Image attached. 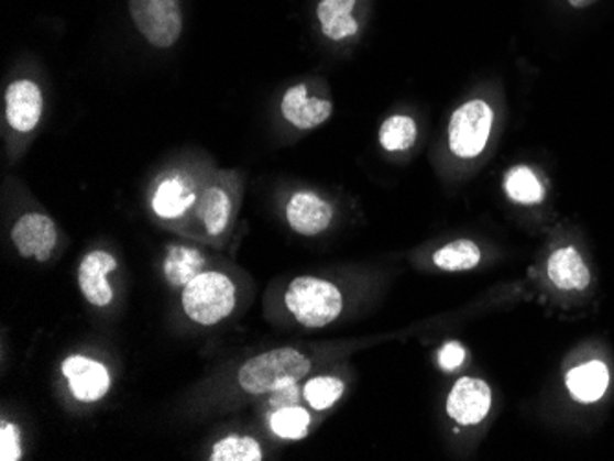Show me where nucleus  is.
<instances>
[{
	"label": "nucleus",
	"mask_w": 614,
	"mask_h": 461,
	"mask_svg": "<svg viewBox=\"0 0 614 461\" xmlns=\"http://www.w3.org/2000/svg\"><path fill=\"white\" fill-rule=\"evenodd\" d=\"M311 416L300 406H285L271 416V430L282 439H301L309 432Z\"/></svg>",
	"instance_id": "obj_22"
},
{
	"label": "nucleus",
	"mask_w": 614,
	"mask_h": 461,
	"mask_svg": "<svg viewBox=\"0 0 614 461\" xmlns=\"http://www.w3.org/2000/svg\"><path fill=\"white\" fill-rule=\"evenodd\" d=\"M506 195L519 205H537L545 199V188L530 167L515 166L504 178Z\"/></svg>",
	"instance_id": "obj_19"
},
{
	"label": "nucleus",
	"mask_w": 614,
	"mask_h": 461,
	"mask_svg": "<svg viewBox=\"0 0 614 461\" xmlns=\"http://www.w3.org/2000/svg\"><path fill=\"white\" fill-rule=\"evenodd\" d=\"M344 394V383L341 378L322 375L307 381L304 397L315 410H328L341 399Z\"/></svg>",
	"instance_id": "obj_23"
},
{
	"label": "nucleus",
	"mask_w": 614,
	"mask_h": 461,
	"mask_svg": "<svg viewBox=\"0 0 614 461\" xmlns=\"http://www.w3.org/2000/svg\"><path fill=\"white\" fill-rule=\"evenodd\" d=\"M465 361V350L458 342H447L438 353V362L446 372H452L462 366Z\"/></svg>",
	"instance_id": "obj_25"
},
{
	"label": "nucleus",
	"mask_w": 614,
	"mask_h": 461,
	"mask_svg": "<svg viewBox=\"0 0 614 461\" xmlns=\"http://www.w3.org/2000/svg\"><path fill=\"white\" fill-rule=\"evenodd\" d=\"M285 217L296 234L314 238L333 221V206L314 191H298L285 206Z\"/></svg>",
	"instance_id": "obj_12"
},
{
	"label": "nucleus",
	"mask_w": 614,
	"mask_h": 461,
	"mask_svg": "<svg viewBox=\"0 0 614 461\" xmlns=\"http://www.w3.org/2000/svg\"><path fill=\"white\" fill-rule=\"evenodd\" d=\"M210 461H262L263 450L251 436L230 433L213 444Z\"/></svg>",
	"instance_id": "obj_21"
},
{
	"label": "nucleus",
	"mask_w": 614,
	"mask_h": 461,
	"mask_svg": "<svg viewBox=\"0 0 614 461\" xmlns=\"http://www.w3.org/2000/svg\"><path fill=\"white\" fill-rule=\"evenodd\" d=\"M21 458H23V444H21L18 425L0 422V460L18 461Z\"/></svg>",
	"instance_id": "obj_24"
},
{
	"label": "nucleus",
	"mask_w": 614,
	"mask_h": 461,
	"mask_svg": "<svg viewBox=\"0 0 614 461\" xmlns=\"http://www.w3.org/2000/svg\"><path fill=\"white\" fill-rule=\"evenodd\" d=\"M140 35L155 48H172L183 34L179 0H128Z\"/></svg>",
	"instance_id": "obj_4"
},
{
	"label": "nucleus",
	"mask_w": 614,
	"mask_h": 461,
	"mask_svg": "<svg viewBox=\"0 0 614 461\" xmlns=\"http://www.w3.org/2000/svg\"><path fill=\"white\" fill-rule=\"evenodd\" d=\"M548 278L561 290H585L591 284V271L580 252L572 246H563L548 257Z\"/></svg>",
	"instance_id": "obj_15"
},
{
	"label": "nucleus",
	"mask_w": 614,
	"mask_h": 461,
	"mask_svg": "<svg viewBox=\"0 0 614 461\" xmlns=\"http://www.w3.org/2000/svg\"><path fill=\"white\" fill-rule=\"evenodd\" d=\"M416 139H418L416 122L405 114L388 118L380 129V144L383 145V150L391 153L410 150L416 144Z\"/></svg>",
	"instance_id": "obj_20"
},
{
	"label": "nucleus",
	"mask_w": 614,
	"mask_h": 461,
	"mask_svg": "<svg viewBox=\"0 0 614 461\" xmlns=\"http://www.w3.org/2000/svg\"><path fill=\"white\" fill-rule=\"evenodd\" d=\"M180 301L190 320L199 326H216L234 311L235 285L227 274L207 271L186 284Z\"/></svg>",
	"instance_id": "obj_3"
},
{
	"label": "nucleus",
	"mask_w": 614,
	"mask_h": 461,
	"mask_svg": "<svg viewBox=\"0 0 614 461\" xmlns=\"http://www.w3.org/2000/svg\"><path fill=\"white\" fill-rule=\"evenodd\" d=\"M197 219L210 238H221L229 230L232 219V197L229 189L212 184L199 191L196 208Z\"/></svg>",
	"instance_id": "obj_14"
},
{
	"label": "nucleus",
	"mask_w": 614,
	"mask_h": 461,
	"mask_svg": "<svg viewBox=\"0 0 614 461\" xmlns=\"http://www.w3.org/2000/svg\"><path fill=\"white\" fill-rule=\"evenodd\" d=\"M285 307L296 322L306 328H325L336 322L342 311V295L328 279L300 276L285 290Z\"/></svg>",
	"instance_id": "obj_2"
},
{
	"label": "nucleus",
	"mask_w": 614,
	"mask_h": 461,
	"mask_svg": "<svg viewBox=\"0 0 614 461\" xmlns=\"http://www.w3.org/2000/svg\"><path fill=\"white\" fill-rule=\"evenodd\" d=\"M279 109L282 117L300 131L319 128L333 112L331 101L309 96V89L304 84L285 90Z\"/></svg>",
	"instance_id": "obj_13"
},
{
	"label": "nucleus",
	"mask_w": 614,
	"mask_h": 461,
	"mask_svg": "<svg viewBox=\"0 0 614 461\" xmlns=\"http://www.w3.org/2000/svg\"><path fill=\"white\" fill-rule=\"evenodd\" d=\"M199 191L190 177L183 173H168L158 180L151 195V208L163 221H177L194 210Z\"/></svg>",
	"instance_id": "obj_9"
},
{
	"label": "nucleus",
	"mask_w": 614,
	"mask_h": 461,
	"mask_svg": "<svg viewBox=\"0 0 614 461\" xmlns=\"http://www.w3.org/2000/svg\"><path fill=\"white\" fill-rule=\"evenodd\" d=\"M596 0H569V4L572 8H578V10H583V8H589L594 4Z\"/></svg>",
	"instance_id": "obj_26"
},
{
	"label": "nucleus",
	"mask_w": 614,
	"mask_h": 461,
	"mask_svg": "<svg viewBox=\"0 0 614 461\" xmlns=\"http://www.w3.org/2000/svg\"><path fill=\"white\" fill-rule=\"evenodd\" d=\"M62 372L68 381V388L79 403H96L103 399L111 389V373L101 362L85 355L65 359Z\"/></svg>",
	"instance_id": "obj_8"
},
{
	"label": "nucleus",
	"mask_w": 614,
	"mask_h": 461,
	"mask_svg": "<svg viewBox=\"0 0 614 461\" xmlns=\"http://www.w3.org/2000/svg\"><path fill=\"white\" fill-rule=\"evenodd\" d=\"M355 0H320L317 8L322 34L331 41H344L358 34L359 23L353 18Z\"/></svg>",
	"instance_id": "obj_17"
},
{
	"label": "nucleus",
	"mask_w": 614,
	"mask_h": 461,
	"mask_svg": "<svg viewBox=\"0 0 614 461\" xmlns=\"http://www.w3.org/2000/svg\"><path fill=\"white\" fill-rule=\"evenodd\" d=\"M492 408V389L481 378L462 377L447 397V414L460 425H476Z\"/></svg>",
	"instance_id": "obj_10"
},
{
	"label": "nucleus",
	"mask_w": 614,
	"mask_h": 461,
	"mask_svg": "<svg viewBox=\"0 0 614 461\" xmlns=\"http://www.w3.org/2000/svg\"><path fill=\"white\" fill-rule=\"evenodd\" d=\"M118 267L117 257L111 252L92 251L81 260L78 268V285L85 300L90 306L107 307L114 300V290L107 282V276Z\"/></svg>",
	"instance_id": "obj_11"
},
{
	"label": "nucleus",
	"mask_w": 614,
	"mask_h": 461,
	"mask_svg": "<svg viewBox=\"0 0 614 461\" xmlns=\"http://www.w3.org/2000/svg\"><path fill=\"white\" fill-rule=\"evenodd\" d=\"M493 128L492 107L471 100L452 112L449 122V147L458 158H475L486 150Z\"/></svg>",
	"instance_id": "obj_5"
},
{
	"label": "nucleus",
	"mask_w": 614,
	"mask_h": 461,
	"mask_svg": "<svg viewBox=\"0 0 614 461\" xmlns=\"http://www.w3.org/2000/svg\"><path fill=\"white\" fill-rule=\"evenodd\" d=\"M311 370V362L300 351L278 348L252 356L240 367L238 383L246 394L262 395L295 386Z\"/></svg>",
	"instance_id": "obj_1"
},
{
	"label": "nucleus",
	"mask_w": 614,
	"mask_h": 461,
	"mask_svg": "<svg viewBox=\"0 0 614 461\" xmlns=\"http://www.w3.org/2000/svg\"><path fill=\"white\" fill-rule=\"evenodd\" d=\"M12 241L23 257L46 262L57 245V228L43 211H29L12 228Z\"/></svg>",
	"instance_id": "obj_7"
},
{
	"label": "nucleus",
	"mask_w": 614,
	"mask_h": 461,
	"mask_svg": "<svg viewBox=\"0 0 614 461\" xmlns=\"http://www.w3.org/2000/svg\"><path fill=\"white\" fill-rule=\"evenodd\" d=\"M567 388L580 403H596L608 388V370L602 361H589L567 375Z\"/></svg>",
	"instance_id": "obj_16"
},
{
	"label": "nucleus",
	"mask_w": 614,
	"mask_h": 461,
	"mask_svg": "<svg viewBox=\"0 0 614 461\" xmlns=\"http://www.w3.org/2000/svg\"><path fill=\"white\" fill-rule=\"evenodd\" d=\"M482 260V252L471 240H457L435 252L432 262L447 273H460L475 268Z\"/></svg>",
	"instance_id": "obj_18"
},
{
	"label": "nucleus",
	"mask_w": 614,
	"mask_h": 461,
	"mask_svg": "<svg viewBox=\"0 0 614 461\" xmlns=\"http://www.w3.org/2000/svg\"><path fill=\"white\" fill-rule=\"evenodd\" d=\"M45 100L43 90L34 79H15L8 85L4 95V114L7 122L15 133L29 134L37 129L43 118Z\"/></svg>",
	"instance_id": "obj_6"
}]
</instances>
